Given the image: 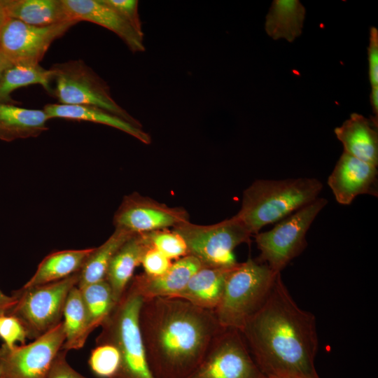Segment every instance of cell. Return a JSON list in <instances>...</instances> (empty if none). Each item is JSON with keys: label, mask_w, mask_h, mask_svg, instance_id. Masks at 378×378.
<instances>
[{"label": "cell", "mask_w": 378, "mask_h": 378, "mask_svg": "<svg viewBox=\"0 0 378 378\" xmlns=\"http://www.w3.org/2000/svg\"><path fill=\"white\" fill-rule=\"evenodd\" d=\"M11 62L7 59V57L0 50V76L4 70L8 67Z\"/></svg>", "instance_id": "obj_39"}, {"label": "cell", "mask_w": 378, "mask_h": 378, "mask_svg": "<svg viewBox=\"0 0 378 378\" xmlns=\"http://www.w3.org/2000/svg\"><path fill=\"white\" fill-rule=\"evenodd\" d=\"M267 378H320L315 316L300 308L279 274L269 295L240 330Z\"/></svg>", "instance_id": "obj_1"}, {"label": "cell", "mask_w": 378, "mask_h": 378, "mask_svg": "<svg viewBox=\"0 0 378 378\" xmlns=\"http://www.w3.org/2000/svg\"><path fill=\"white\" fill-rule=\"evenodd\" d=\"M148 232L134 234L113 257L105 280L117 304L133 278L136 267L141 263L145 252L151 247Z\"/></svg>", "instance_id": "obj_18"}, {"label": "cell", "mask_w": 378, "mask_h": 378, "mask_svg": "<svg viewBox=\"0 0 378 378\" xmlns=\"http://www.w3.org/2000/svg\"><path fill=\"white\" fill-rule=\"evenodd\" d=\"M134 234L126 229L115 227L113 234L101 246L94 248L80 271L78 288L105 279L113 257Z\"/></svg>", "instance_id": "obj_25"}, {"label": "cell", "mask_w": 378, "mask_h": 378, "mask_svg": "<svg viewBox=\"0 0 378 378\" xmlns=\"http://www.w3.org/2000/svg\"><path fill=\"white\" fill-rule=\"evenodd\" d=\"M90 354L88 365L92 372L100 378H113L120 364L118 349L109 343L96 344Z\"/></svg>", "instance_id": "obj_29"}, {"label": "cell", "mask_w": 378, "mask_h": 378, "mask_svg": "<svg viewBox=\"0 0 378 378\" xmlns=\"http://www.w3.org/2000/svg\"><path fill=\"white\" fill-rule=\"evenodd\" d=\"M70 18L78 22L88 21L114 32L132 52L145 50L144 34L105 0H62Z\"/></svg>", "instance_id": "obj_15"}, {"label": "cell", "mask_w": 378, "mask_h": 378, "mask_svg": "<svg viewBox=\"0 0 378 378\" xmlns=\"http://www.w3.org/2000/svg\"><path fill=\"white\" fill-rule=\"evenodd\" d=\"M94 248L63 250L48 255L22 287L31 288L52 283L80 271Z\"/></svg>", "instance_id": "obj_23"}, {"label": "cell", "mask_w": 378, "mask_h": 378, "mask_svg": "<svg viewBox=\"0 0 378 378\" xmlns=\"http://www.w3.org/2000/svg\"><path fill=\"white\" fill-rule=\"evenodd\" d=\"M143 300L130 284L101 325L96 344H111L120 355V367L113 378H154L148 364L139 323Z\"/></svg>", "instance_id": "obj_5"}, {"label": "cell", "mask_w": 378, "mask_h": 378, "mask_svg": "<svg viewBox=\"0 0 378 378\" xmlns=\"http://www.w3.org/2000/svg\"><path fill=\"white\" fill-rule=\"evenodd\" d=\"M8 19V18L3 4V0H0V29Z\"/></svg>", "instance_id": "obj_38"}, {"label": "cell", "mask_w": 378, "mask_h": 378, "mask_svg": "<svg viewBox=\"0 0 378 378\" xmlns=\"http://www.w3.org/2000/svg\"><path fill=\"white\" fill-rule=\"evenodd\" d=\"M15 302L16 299L13 295L8 296L0 289V315L6 314Z\"/></svg>", "instance_id": "obj_36"}, {"label": "cell", "mask_w": 378, "mask_h": 378, "mask_svg": "<svg viewBox=\"0 0 378 378\" xmlns=\"http://www.w3.org/2000/svg\"><path fill=\"white\" fill-rule=\"evenodd\" d=\"M368 52L371 87L378 86V30L375 27H372L370 30Z\"/></svg>", "instance_id": "obj_34"}, {"label": "cell", "mask_w": 378, "mask_h": 378, "mask_svg": "<svg viewBox=\"0 0 378 378\" xmlns=\"http://www.w3.org/2000/svg\"><path fill=\"white\" fill-rule=\"evenodd\" d=\"M173 230L184 239L188 254L204 266L227 267L237 263L233 251L249 243L252 234L234 216L219 223L202 225L187 221Z\"/></svg>", "instance_id": "obj_9"}, {"label": "cell", "mask_w": 378, "mask_h": 378, "mask_svg": "<svg viewBox=\"0 0 378 378\" xmlns=\"http://www.w3.org/2000/svg\"><path fill=\"white\" fill-rule=\"evenodd\" d=\"M67 351L61 349L57 354L48 378H88L74 370L66 360Z\"/></svg>", "instance_id": "obj_35"}, {"label": "cell", "mask_w": 378, "mask_h": 378, "mask_svg": "<svg viewBox=\"0 0 378 378\" xmlns=\"http://www.w3.org/2000/svg\"><path fill=\"white\" fill-rule=\"evenodd\" d=\"M52 77L50 69H46L38 64L11 63L0 76V102L9 103L13 91L32 84L41 85L52 94Z\"/></svg>", "instance_id": "obj_26"}, {"label": "cell", "mask_w": 378, "mask_h": 378, "mask_svg": "<svg viewBox=\"0 0 378 378\" xmlns=\"http://www.w3.org/2000/svg\"><path fill=\"white\" fill-rule=\"evenodd\" d=\"M1 316V315H0Z\"/></svg>", "instance_id": "obj_40"}, {"label": "cell", "mask_w": 378, "mask_h": 378, "mask_svg": "<svg viewBox=\"0 0 378 378\" xmlns=\"http://www.w3.org/2000/svg\"><path fill=\"white\" fill-rule=\"evenodd\" d=\"M139 323L154 378H186L224 328L214 311L178 297L144 299Z\"/></svg>", "instance_id": "obj_2"}, {"label": "cell", "mask_w": 378, "mask_h": 378, "mask_svg": "<svg viewBox=\"0 0 378 378\" xmlns=\"http://www.w3.org/2000/svg\"><path fill=\"white\" fill-rule=\"evenodd\" d=\"M3 4L8 18L32 26L47 27L74 20L62 0H3Z\"/></svg>", "instance_id": "obj_22"}, {"label": "cell", "mask_w": 378, "mask_h": 378, "mask_svg": "<svg viewBox=\"0 0 378 378\" xmlns=\"http://www.w3.org/2000/svg\"><path fill=\"white\" fill-rule=\"evenodd\" d=\"M306 10L298 0H274L266 16L265 29L274 40L293 42L302 34Z\"/></svg>", "instance_id": "obj_24"}, {"label": "cell", "mask_w": 378, "mask_h": 378, "mask_svg": "<svg viewBox=\"0 0 378 378\" xmlns=\"http://www.w3.org/2000/svg\"><path fill=\"white\" fill-rule=\"evenodd\" d=\"M0 338L8 347L15 346L17 342L24 344L27 339L26 330L22 323L14 316H0Z\"/></svg>", "instance_id": "obj_31"}, {"label": "cell", "mask_w": 378, "mask_h": 378, "mask_svg": "<svg viewBox=\"0 0 378 378\" xmlns=\"http://www.w3.org/2000/svg\"><path fill=\"white\" fill-rule=\"evenodd\" d=\"M234 265L202 267L176 297L201 308L214 311L221 300L227 275Z\"/></svg>", "instance_id": "obj_19"}, {"label": "cell", "mask_w": 378, "mask_h": 378, "mask_svg": "<svg viewBox=\"0 0 378 378\" xmlns=\"http://www.w3.org/2000/svg\"><path fill=\"white\" fill-rule=\"evenodd\" d=\"M322 189L321 181L314 177L258 179L244 190L234 216L255 235L316 200Z\"/></svg>", "instance_id": "obj_3"}, {"label": "cell", "mask_w": 378, "mask_h": 378, "mask_svg": "<svg viewBox=\"0 0 378 378\" xmlns=\"http://www.w3.org/2000/svg\"><path fill=\"white\" fill-rule=\"evenodd\" d=\"M65 341L62 321L27 344L0 347V378H48Z\"/></svg>", "instance_id": "obj_11"}, {"label": "cell", "mask_w": 378, "mask_h": 378, "mask_svg": "<svg viewBox=\"0 0 378 378\" xmlns=\"http://www.w3.org/2000/svg\"><path fill=\"white\" fill-rule=\"evenodd\" d=\"M189 221L188 213L150 197L133 192L125 196L116 211L113 224L133 233H146L174 227Z\"/></svg>", "instance_id": "obj_13"}, {"label": "cell", "mask_w": 378, "mask_h": 378, "mask_svg": "<svg viewBox=\"0 0 378 378\" xmlns=\"http://www.w3.org/2000/svg\"><path fill=\"white\" fill-rule=\"evenodd\" d=\"M172 262L170 259L159 251L150 247L144 253L141 263L144 274L148 276H158L167 272Z\"/></svg>", "instance_id": "obj_32"}, {"label": "cell", "mask_w": 378, "mask_h": 378, "mask_svg": "<svg viewBox=\"0 0 378 378\" xmlns=\"http://www.w3.org/2000/svg\"><path fill=\"white\" fill-rule=\"evenodd\" d=\"M79 279L80 271L52 283L22 287L13 292L16 302L6 314L22 323L27 338L36 339L62 321L67 295L78 285Z\"/></svg>", "instance_id": "obj_8"}, {"label": "cell", "mask_w": 378, "mask_h": 378, "mask_svg": "<svg viewBox=\"0 0 378 378\" xmlns=\"http://www.w3.org/2000/svg\"><path fill=\"white\" fill-rule=\"evenodd\" d=\"M377 169L345 152L328 178V185L340 204L349 205L360 195L377 196Z\"/></svg>", "instance_id": "obj_14"}, {"label": "cell", "mask_w": 378, "mask_h": 378, "mask_svg": "<svg viewBox=\"0 0 378 378\" xmlns=\"http://www.w3.org/2000/svg\"><path fill=\"white\" fill-rule=\"evenodd\" d=\"M77 22L36 27L8 18L0 29V50L11 63L38 64L52 43Z\"/></svg>", "instance_id": "obj_12"}, {"label": "cell", "mask_w": 378, "mask_h": 378, "mask_svg": "<svg viewBox=\"0 0 378 378\" xmlns=\"http://www.w3.org/2000/svg\"><path fill=\"white\" fill-rule=\"evenodd\" d=\"M43 110L49 119L63 118L70 120L88 121L114 127L121 130L145 144H150V135L124 119L102 108L86 105L48 104Z\"/></svg>", "instance_id": "obj_21"}, {"label": "cell", "mask_w": 378, "mask_h": 378, "mask_svg": "<svg viewBox=\"0 0 378 378\" xmlns=\"http://www.w3.org/2000/svg\"><path fill=\"white\" fill-rule=\"evenodd\" d=\"M105 1L119 12L132 24L136 31L144 34L138 12V1L105 0Z\"/></svg>", "instance_id": "obj_33"}, {"label": "cell", "mask_w": 378, "mask_h": 378, "mask_svg": "<svg viewBox=\"0 0 378 378\" xmlns=\"http://www.w3.org/2000/svg\"><path fill=\"white\" fill-rule=\"evenodd\" d=\"M327 204V199L318 197L276 223L270 230L255 234L260 251L255 260L281 273L307 246V232Z\"/></svg>", "instance_id": "obj_6"}, {"label": "cell", "mask_w": 378, "mask_h": 378, "mask_svg": "<svg viewBox=\"0 0 378 378\" xmlns=\"http://www.w3.org/2000/svg\"><path fill=\"white\" fill-rule=\"evenodd\" d=\"M186 378H267L259 369L240 330L223 328L197 368Z\"/></svg>", "instance_id": "obj_10"}, {"label": "cell", "mask_w": 378, "mask_h": 378, "mask_svg": "<svg viewBox=\"0 0 378 378\" xmlns=\"http://www.w3.org/2000/svg\"><path fill=\"white\" fill-rule=\"evenodd\" d=\"M370 103L372 107V111L374 114V118L377 119L378 116V86L371 87Z\"/></svg>", "instance_id": "obj_37"}, {"label": "cell", "mask_w": 378, "mask_h": 378, "mask_svg": "<svg viewBox=\"0 0 378 378\" xmlns=\"http://www.w3.org/2000/svg\"><path fill=\"white\" fill-rule=\"evenodd\" d=\"M79 289L85 307L90 335L95 328L101 326L116 304L105 279Z\"/></svg>", "instance_id": "obj_28"}, {"label": "cell", "mask_w": 378, "mask_h": 378, "mask_svg": "<svg viewBox=\"0 0 378 378\" xmlns=\"http://www.w3.org/2000/svg\"><path fill=\"white\" fill-rule=\"evenodd\" d=\"M148 235L152 246L171 260L188 255L184 239L173 230H156L148 232Z\"/></svg>", "instance_id": "obj_30"}, {"label": "cell", "mask_w": 378, "mask_h": 378, "mask_svg": "<svg viewBox=\"0 0 378 378\" xmlns=\"http://www.w3.org/2000/svg\"><path fill=\"white\" fill-rule=\"evenodd\" d=\"M49 120L43 109L25 108L0 102V140L10 142L37 137L48 130L46 123Z\"/></svg>", "instance_id": "obj_20"}, {"label": "cell", "mask_w": 378, "mask_h": 378, "mask_svg": "<svg viewBox=\"0 0 378 378\" xmlns=\"http://www.w3.org/2000/svg\"><path fill=\"white\" fill-rule=\"evenodd\" d=\"M50 69L55 83L52 95L59 104L95 106L141 128L139 121L114 101L105 81L83 60L55 64Z\"/></svg>", "instance_id": "obj_7"}, {"label": "cell", "mask_w": 378, "mask_h": 378, "mask_svg": "<svg viewBox=\"0 0 378 378\" xmlns=\"http://www.w3.org/2000/svg\"><path fill=\"white\" fill-rule=\"evenodd\" d=\"M65 341L62 349L69 351L83 346L89 334L88 318L80 290L77 286L69 291L63 310Z\"/></svg>", "instance_id": "obj_27"}, {"label": "cell", "mask_w": 378, "mask_h": 378, "mask_svg": "<svg viewBox=\"0 0 378 378\" xmlns=\"http://www.w3.org/2000/svg\"><path fill=\"white\" fill-rule=\"evenodd\" d=\"M280 273L248 258L228 272L221 300L214 309L220 325L241 330L266 300Z\"/></svg>", "instance_id": "obj_4"}, {"label": "cell", "mask_w": 378, "mask_h": 378, "mask_svg": "<svg viewBox=\"0 0 378 378\" xmlns=\"http://www.w3.org/2000/svg\"><path fill=\"white\" fill-rule=\"evenodd\" d=\"M203 264L195 256L187 255L172 262L169 270L158 276L143 273L130 281L143 299L176 297Z\"/></svg>", "instance_id": "obj_16"}, {"label": "cell", "mask_w": 378, "mask_h": 378, "mask_svg": "<svg viewBox=\"0 0 378 378\" xmlns=\"http://www.w3.org/2000/svg\"><path fill=\"white\" fill-rule=\"evenodd\" d=\"M344 152L376 167L378 165L377 119L354 113L335 129Z\"/></svg>", "instance_id": "obj_17"}]
</instances>
